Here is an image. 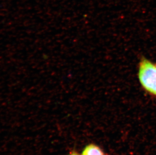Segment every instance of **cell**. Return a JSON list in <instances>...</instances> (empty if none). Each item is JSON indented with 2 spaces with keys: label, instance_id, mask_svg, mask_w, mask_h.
I'll list each match as a JSON object with an SVG mask.
<instances>
[{
  "label": "cell",
  "instance_id": "obj_3",
  "mask_svg": "<svg viewBox=\"0 0 156 155\" xmlns=\"http://www.w3.org/2000/svg\"><path fill=\"white\" fill-rule=\"evenodd\" d=\"M68 155H80L78 154V153L76 152H74V151H73L72 152H71L69 154H68Z\"/></svg>",
  "mask_w": 156,
  "mask_h": 155
},
{
  "label": "cell",
  "instance_id": "obj_2",
  "mask_svg": "<svg viewBox=\"0 0 156 155\" xmlns=\"http://www.w3.org/2000/svg\"><path fill=\"white\" fill-rule=\"evenodd\" d=\"M81 155H105L103 151L94 144H90L84 148Z\"/></svg>",
  "mask_w": 156,
  "mask_h": 155
},
{
  "label": "cell",
  "instance_id": "obj_1",
  "mask_svg": "<svg viewBox=\"0 0 156 155\" xmlns=\"http://www.w3.org/2000/svg\"><path fill=\"white\" fill-rule=\"evenodd\" d=\"M137 69V77L141 88L150 96L156 98V63L142 57Z\"/></svg>",
  "mask_w": 156,
  "mask_h": 155
}]
</instances>
